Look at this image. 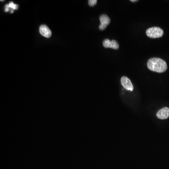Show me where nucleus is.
Wrapping results in <instances>:
<instances>
[{
  "label": "nucleus",
  "mask_w": 169,
  "mask_h": 169,
  "mask_svg": "<svg viewBox=\"0 0 169 169\" xmlns=\"http://www.w3.org/2000/svg\"><path fill=\"white\" fill-rule=\"evenodd\" d=\"M147 66L150 70L158 73L164 72L167 69L165 61L159 58H150L147 61Z\"/></svg>",
  "instance_id": "1"
},
{
  "label": "nucleus",
  "mask_w": 169,
  "mask_h": 169,
  "mask_svg": "<svg viewBox=\"0 0 169 169\" xmlns=\"http://www.w3.org/2000/svg\"><path fill=\"white\" fill-rule=\"evenodd\" d=\"M146 34L148 37L151 38H158L163 35V31L157 27L150 28L147 30Z\"/></svg>",
  "instance_id": "2"
},
{
  "label": "nucleus",
  "mask_w": 169,
  "mask_h": 169,
  "mask_svg": "<svg viewBox=\"0 0 169 169\" xmlns=\"http://www.w3.org/2000/svg\"><path fill=\"white\" fill-rule=\"evenodd\" d=\"M103 46L105 48H112L115 50H118L119 48L118 43L115 40L110 41L109 39H105L103 41Z\"/></svg>",
  "instance_id": "3"
},
{
  "label": "nucleus",
  "mask_w": 169,
  "mask_h": 169,
  "mask_svg": "<svg viewBox=\"0 0 169 169\" xmlns=\"http://www.w3.org/2000/svg\"><path fill=\"white\" fill-rule=\"evenodd\" d=\"M100 22L101 24L99 26V29L101 30H104L106 28L107 26L109 25L110 22V18L106 15H102L100 17Z\"/></svg>",
  "instance_id": "4"
},
{
  "label": "nucleus",
  "mask_w": 169,
  "mask_h": 169,
  "mask_svg": "<svg viewBox=\"0 0 169 169\" xmlns=\"http://www.w3.org/2000/svg\"><path fill=\"white\" fill-rule=\"evenodd\" d=\"M121 82L124 89L128 90L131 91H133V85L130 79L128 77H125V76L122 77L121 79Z\"/></svg>",
  "instance_id": "5"
},
{
  "label": "nucleus",
  "mask_w": 169,
  "mask_h": 169,
  "mask_svg": "<svg viewBox=\"0 0 169 169\" xmlns=\"http://www.w3.org/2000/svg\"><path fill=\"white\" fill-rule=\"evenodd\" d=\"M39 31L42 36H44L46 38H50L51 36V31L46 25H42L39 28Z\"/></svg>",
  "instance_id": "6"
},
{
  "label": "nucleus",
  "mask_w": 169,
  "mask_h": 169,
  "mask_svg": "<svg viewBox=\"0 0 169 169\" xmlns=\"http://www.w3.org/2000/svg\"><path fill=\"white\" fill-rule=\"evenodd\" d=\"M157 116L161 119H166L169 117V108L164 107L160 109L157 114Z\"/></svg>",
  "instance_id": "7"
},
{
  "label": "nucleus",
  "mask_w": 169,
  "mask_h": 169,
  "mask_svg": "<svg viewBox=\"0 0 169 169\" xmlns=\"http://www.w3.org/2000/svg\"><path fill=\"white\" fill-rule=\"evenodd\" d=\"M8 6H9V8H11V9L13 10H17L18 9V6L17 4H14L13 2H11L9 3V4H8Z\"/></svg>",
  "instance_id": "8"
},
{
  "label": "nucleus",
  "mask_w": 169,
  "mask_h": 169,
  "mask_svg": "<svg viewBox=\"0 0 169 169\" xmlns=\"http://www.w3.org/2000/svg\"><path fill=\"white\" fill-rule=\"evenodd\" d=\"M97 0H89V6H94L97 3Z\"/></svg>",
  "instance_id": "9"
},
{
  "label": "nucleus",
  "mask_w": 169,
  "mask_h": 169,
  "mask_svg": "<svg viewBox=\"0 0 169 169\" xmlns=\"http://www.w3.org/2000/svg\"><path fill=\"white\" fill-rule=\"evenodd\" d=\"M5 12H8L9 11H10V8H9V6H8V4H6V5H5Z\"/></svg>",
  "instance_id": "10"
},
{
  "label": "nucleus",
  "mask_w": 169,
  "mask_h": 169,
  "mask_svg": "<svg viewBox=\"0 0 169 169\" xmlns=\"http://www.w3.org/2000/svg\"><path fill=\"white\" fill-rule=\"evenodd\" d=\"M131 2H137V0H133H133H131Z\"/></svg>",
  "instance_id": "11"
},
{
  "label": "nucleus",
  "mask_w": 169,
  "mask_h": 169,
  "mask_svg": "<svg viewBox=\"0 0 169 169\" xmlns=\"http://www.w3.org/2000/svg\"><path fill=\"white\" fill-rule=\"evenodd\" d=\"M3 1H3V0H2H2L1 1V2H3Z\"/></svg>",
  "instance_id": "12"
}]
</instances>
